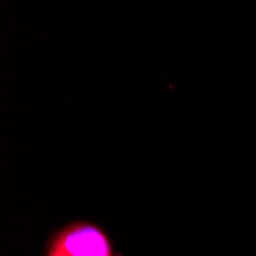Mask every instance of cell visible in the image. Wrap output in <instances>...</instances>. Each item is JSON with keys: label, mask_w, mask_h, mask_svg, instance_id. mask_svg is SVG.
I'll list each match as a JSON object with an SVG mask.
<instances>
[{"label": "cell", "mask_w": 256, "mask_h": 256, "mask_svg": "<svg viewBox=\"0 0 256 256\" xmlns=\"http://www.w3.org/2000/svg\"><path fill=\"white\" fill-rule=\"evenodd\" d=\"M44 256H115V248L102 226L76 220L50 235Z\"/></svg>", "instance_id": "1"}]
</instances>
